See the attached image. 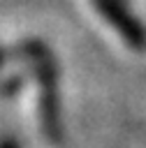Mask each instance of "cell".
Instances as JSON below:
<instances>
[{
	"label": "cell",
	"instance_id": "cell-2",
	"mask_svg": "<svg viewBox=\"0 0 146 148\" xmlns=\"http://www.w3.org/2000/svg\"><path fill=\"white\" fill-rule=\"evenodd\" d=\"M0 148H16V143H14L12 139H7V141H2V143H0Z\"/></svg>",
	"mask_w": 146,
	"mask_h": 148
},
{
	"label": "cell",
	"instance_id": "cell-1",
	"mask_svg": "<svg viewBox=\"0 0 146 148\" xmlns=\"http://www.w3.org/2000/svg\"><path fill=\"white\" fill-rule=\"evenodd\" d=\"M95 7L100 9V14L107 18L109 25L116 28V32L134 49L144 51L146 49V30L144 25L127 12V7L121 0H93Z\"/></svg>",
	"mask_w": 146,
	"mask_h": 148
}]
</instances>
